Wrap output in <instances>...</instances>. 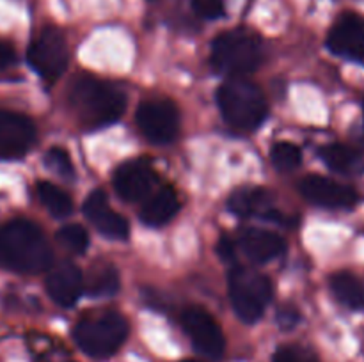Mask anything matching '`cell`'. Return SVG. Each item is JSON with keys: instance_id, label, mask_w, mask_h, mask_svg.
Returning <instances> with one entry per match:
<instances>
[{"instance_id": "1", "label": "cell", "mask_w": 364, "mask_h": 362, "mask_svg": "<svg viewBox=\"0 0 364 362\" xmlns=\"http://www.w3.org/2000/svg\"><path fill=\"white\" fill-rule=\"evenodd\" d=\"M68 103L80 126L95 130L116 123L123 116L127 109V94L112 82L82 73L71 80Z\"/></svg>"}, {"instance_id": "2", "label": "cell", "mask_w": 364, "mask_h": 362, "mask_svg": "<svg viewBox=\"0 0 364 362\" xmlns=\"http://www.w3.org/2000/svg\"><path fill=\"white\" fill-rule=\"evenodd\" d=\"M52 248L32 220L0 224V266L16 273H39L52 265Z\"/></svg>"}, {"instance_id": "3", "label": "cell", "mask_w": 364, "mask_h": 362, "mask_svg": "<svg viewBox=\"0 0 364 362\" xmlns=\"http://www.w3.org/2000/svg\"><path fill=\"white\" fill-rule=\"evenodd\" d=\"M210 60L217 73L242 78L263 62V43L247 28H233L213 39Z\"/></svg>"}, {"instance_id": "4", "label": "cell", "mask_w": 364, "mask_h": 362, "mask_svg": "<svg viewBox=\"0 0 364 362\" xmlns=\"http://www.w3.org/2000/svg\"><path fill=\"white\" fill-rule=\"evenodd\" d=\"M217 103L230 126L252 131L269 116V103L262 89L244 78H231L217 91Z\"/></svg>"}, {"instance_id": "5", "label": "cell", "mask_w": 364, "mask_h": 362, "mask_svg": "<svg viewBox=\"0 0 364 362\" xmlns=\"http://www.w3.org/2000/svg\"><path fill=\"white\" fill-rule=\"evenodd\" d=\"M130 334L128 319L117 311H100L84 316L73 329V339L92 358H109Z\"/></svg>"}, {"instance_id": "6", "label": "cell", "mask_w": 364, "mask_h": 362, "mask_svg": "<svg viewBox=\"0 0 364 362\" xmlns=\"http://www.w3.org/2000/svg\"><path fill=\"white\" fill-rule=\"evenodd\" d=\"M230 298L238 318L255 323L272 300V283L258 270L233 266L230 272Z\"/></svg>"}, {"instance_id": "7", "label": "cell", "mask_w": 364, "mask_h": 362, "mask_svg": "<svg viewBox=\"0 0 364 362\" xmlns=\"http://www.w3.org/2000/svg\"><path fill=\"white\" fill-rule=\"evenodd\" d=\"M28 64L46 82H55L70 62V46L57 27H45L28 46Z\"/></svg>"}, {"instance_id": "8", "label": "cell", "mask_w": 364, "mask_h": 362, "mask_svg": "<svg viewBox=\"0 0 364 362\" xmlns=\"http://www.w3.org/2000/svg\"><path fill=\"white\" fill-rule=\"evenodd\" d=\"M135 121L141 133L153 144H169L180 133V110L171 99L156 98L141 103Z\"/></svg>"}, {"instance_id": "9", "label": "cell", "mask_w": 364, "mask_h": 362, "mask_svg": "<svg viewBox=\"0 0 364 362\" xmlns=\"http://www.w3.org/2000/svg\"><path fill=\"white\" fill-rule=\"evenodd\" d=\"M181 327L191 337L194 348H198L205 357L215 358V361L223 357L226 339H224L219 323L208 311L199 305H191L181 314Z\"/></svg>"}, {"instance_id": "10", "label": "cell", "mask_w": 364, "mask_h": 362, "mask_svg": "<svg viewBox=\"0 0 364 362\" xmlns=\"http://www.w3.org/2000/svg\"><path fill=\"white\" fill-rule=\"evenodd\" d=\"M155 169L144 158L128 160L114 172V188L123 201L137 202L148 197L156 185Z\"/></svg>"}, {"instance_id": "11", "label": "cell", "mask_w": 364, "mask_h": 362, "mask_svg": "<svg viewBox=\"0 0 364 362\" xmlns=\"http://www.w3.org/2000/svg\"><path fill=\"white\" fill-rule=\"evenodd\" d=\"M36 142L32 119L20 112L0 109V160L23 156Z\"/></svg>"}, {"instance_id": "12", "label": "cell", "mask_w": 364, "mask_h": 362, "mask_svg": "<svg viewBox=\"0 0 364 362\" xmlns=\"http://www.w3.org/2000/svg\"><path fill=\"white\" fill-rule=\"evenodd\" d=\"M299 188L306 201L322 206V208L345 209L352 208L359 201V195L354 188L329 180V177L318 176V174H309L302 177Z\"/></svg>"}, {"instance_id": "13", "label": "cell", "mask_w": 364, "mask_h": 362, "mask_svg": "<svg viewBox=\"0 0 364 362\" xmlns=\"http://www.w3.org/2000/svg\"><path fill=\"white\" fill-rule=\"evenodd\" d=\"M333 53L348 59H364V16L355 13L341 14L327 35Z\"/></svg>"}, {"instance_id": "14", "label": "cell", "mask_w": 364, "mask_h": 362, "mask_svg": "<svg viewBox=\"0 0 364 362\" xmlns=\"http://www.w3.org/2000/svg\"><path fill=\"white\" fill-rule=\"evenodd\" d=\"M82 212H84L85 219L103 236L110 238V240H127L128 234H130V224H128V220L110 208L103 190H92L87 195V199H85L84 206H82Z\"/></svg>"}, {"instance_id": "15", "label": "cell", "mask_w": 364, "mask_h": 362, "mask_svg": "<svg viewBox=\"0 0 364 362\" xmlns=\"http://www.w3.org/2000/svg\"><path fill=\"white\" fill-rule=\"evenodd\" d=\"M46 291L60 307H71L84 293V273L73 263H60L46 277Z\"/></svg>"}, {"instance_id": "16", "label": "cell", "mask_w": 364, "mask_h": 362, "mask_svg": "<svg viewBox=\"0 0 364 362\" xmlns=\"http://www.w3.org/2000/svg\"><path fill=\"white\" fill-rule=\"evenodd\" d=\"M228 209L242 219L262 216V219L283 222V215L274 208L272 197L267 190L256 187H244L235 190L228 199Z\"/></svg>"}, {"instance_id": "17", "label": "cell", "mask_w": 364, "mask_h": 362, "mask_svg": "<svg viewBox=\"0 0 364 362\" xmlns=\"http://www.w3.org/2000/svg\"><path fill=\"white\" fill-rule=\"evenodd\" d=\"M240 247L251 261L267 263L279 258L287 251V241L272 231L247 227L240 233Z\"/></svg>"}, {"instance_id": "18", "label": "cell", "mask_w": 364, "mask_h": 362, "mask_svg": "<svg viewBox=\"0 0 364 362\" xmlns=\"http://www.w3.org/2000/svg\"><path fill=\"white\" fill-rule=\"evenodd\" d=\"M178 212H180V199L176 190L173 187H162L146 197L139 216L146 226L160 227L171 222Z\"/></svg>"}, {"instance_id": "19", "label": "cell", "mask_w": 364, "mask_h": 362, "mask_svg": "<svg viewBox=\"0 0 364 362\" xmlns=\"http://www.w3.org/2000/svg\"><path fill=\"white\" fill-rule=\"evenodd\" d=\"M119 287V272L109 263L92 265L84 277V291L89 297H114Z\"/></svg>"}, {"instance_id": "20", "label": "cell", "mask_w": 364, "mask_h": 362, "mask_svg": "<svg viewBox=\"0 0 364 362\" xmlns=\"http://www.w3.org/2000/svg\"><path fill=\"white\" fill-rule=\"evenodd\" d=\"M320 156L327 167L340 174H358L364 170V156L345 144H329L320 149Z\"/></svg>"}, {"instance_id": "21", "label": "cell", "mask_w": 364, "mask_h": 362, "mask_svg": "<svg viewBox=\"0 0 364 362\" xmlns=\"http://www.w3.org/2000/svg\"><path fill=\"white\" fill-rule=\"evenodd\" d=\"M331 290L334 297L347 307L364 309V280L350 272H338L331 277Z\"/></svg>"}, {"instance_id": "22", "label": "cell", "mask_w": 364, "mask_h": 362, "mask_svg": "<svg viewBox=\"0 0 364 362\" xmlns=\"http://www.w3.org/2000/svg\"><path fill=\"white\" fill-rule=\"evenodd\" d=\"M36 194H38L39 202L45 206L46 212L52 216L64 219L73 212V201H71L70 195L50 181H39L38 187H36Z\"/></svg>"}, {"instance_id": "23", "label": "cell", "mask_w": 364, "mask_h": 362, "mask_svg": "<svg viewBox=\"0 0 364 362\" xmlns=\"http://www.w3.org/2000/svg\"><path fill=\"white\" fill-rule=\"evenodd\" d=\"M57 241L71 254H84L89 247V234L80 224H68L57 233Z\"/></svg>"}, {"instance_id": "24", "label": "cell", "mask_w": 364, "mask_h": 362, "mask_svg": "<svg viewBox=\"0 0 364 362\" xmlns=\"http://www.w3.org/2000/svg\"><path fill=\"white\" fill-rule=\"evenodd\" d=\"M270 156H272L276 169L283 170V172L295 170L302 162L301 148L291 144V142H277V144H274Z\"/></svg>"}, {"instance_id": "25", "label": "cell", "mask_w": 364, "mask_h": 362, "mask_svg": "<svg viewBox=\"0 0 364 362\" xmlns=\"http://www.w3.org/2000/svg\"><path fill=\"white\" fill-rule=\"evenodd\" d=\"M45 163L50 170L57 172L59 176H63V177H73L75 176L73 162H71V158H70V155H68L66 149L50 148L48 151H46Z\"/></svg>"}, {"instance_id": "26", "label": "cell", "mask_w": 364, "mask_h": 362, "mask_svg": "<svg viewBox=\"0 0 364 362\" xmlns=\"http://www.w3.org/2000/svg\"><path fill=\"white\" fill-rule=\"evenodd\" d=\"M272 362H318V358L301 346H281L274 353Z\"/></svg>"}, {"instance_id": "27", "label": "cell", "mask_w": 364, "mask_h": 362, "mask_svg": "<svg viewBox=\"0 0 364 362\" xmlns=\"http://www.w3.org/2000/svg\"><path fill=\"white\" fill-rule=\"evenodd\" d=\"M194 11L203 18L215 20L224 14V0H192Z\"/></svg>"}, {"instance_id": "28", "label": "cell", "mask_w": 364, "mask_h": 362, "mask_svg": "<svg viewBox=\"0 0 364 362\" xmlns=\"http://www.w3.org/2000/svg\"><path fill=\"white\" fill-rule=\"evenodd\" d=\"M299 322V311L297 307H291V305H283V307L277 311V323H279L281 329L288 330L294 329Z\"/></svg>"}, {"instance_id": "29", "label": "cell", "mask_w": 364, "mask_h": 362, "mask_svg": "<svg viewBox=\"0 0 364 362\" xmlns=\"http://www.w3.org/2000/svg\"><path fill=\"white\" fill-rule=\"evenodd\" d=\"M14 59H16V50H14V46L9 41L0 39V70H6L9 64L14 62Z\"/></svg>"}, {"instance_id": "30", "label": "cell", "mask_w": 364, "mask_h": 362, "mask_svg": "<svg viewBox=\"0 0 364 362\" xmlns=\"http://www.w3.org/2000/svg\"><path fill=\"white\" fill-rule=\"evenodd\" d=\"M217 252H219V256L224 261H233L235 256H237L235 254L233 240L230 236H226V234H223L219 240V245H217Z\"/></svg>"}, {"instance_id": "31", "label": "cell", "mask_w": 364, "mask_h": 362, "mask_svg": "<svg viewBox=\"0 0 364 362\" xmlns=\"http://www.w3.org/2000/svg\"><path fill=\"white\" fill-rule=\"evenodd\" d=\"M181 362H201V361H196V358H187V361H181Z\"/></svg>"}]
</instances>
